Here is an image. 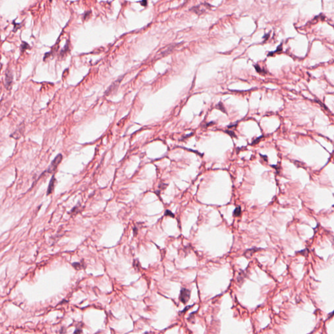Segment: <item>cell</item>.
I'll return each instance as SVG.
<instances>
[{
	"label": "cell",
	"instance_id": "6da1fadb",
	"mask_svg": "<svg viewBox=\"0 0 334 334\" xmlns=\"http://www.w3.org/2000/svg\"><path fill=\"white\" fill-rule=\"evenodd\" d=\"M62 158L63 157L62 154L57 155L55 157V159L52 161V162L51 163V164H50L46 172H48V173H53V172H54L56 170L57 167H58L59 164L61 163V161H62Z\"/></svg>",
	"mask_w": 334,
	"mask_h": 334
},
{
	"label": "cell",
	"instance_id": "7a4b0ae2",
	"mask_svg": "<svg viewBox=\"0 0 334 334\" xmlns=\"http://www.w3.org/2000/svg\"><path fill=\"white\" fill-rule=\"evenodd\" d=\"M190 296H191L190 290L185 288H182L180 291V294H179V300L183 304H187L189 300Z\"/></svg>",
	"mask_w": 334,
	"mask_h": 334
},
{
	"label": "cell",
	"instance_id": "3957f363",
	"mask_svg": "<svg viewBox=\"0 0 334 334\" xmlns=\"http://www.w3.org/2000/svg\"><path fill=\"white\" fill-rule=\"evenodd\" d=\"M13 82V74L11 71L7 70L5 73V86L7 88H9Z\"/></svg>",
	"mask_w": 334,
	"mask_h": 334
},
{
	"label": "cell",
	"instance_id": "277c9868",
	"mask_svg": "<svg viewBox=\"0 0 334 334\" xmlns=\"http://www.w3.org/2000/svg\"><path fill=\"white\" fill-rule=\"evenodd\" d=\"M56 179L54 177H52L51 178V180L50 182V184L48 185V191H47V195H50V193H52V192L53 191L54 188V186H55V184H56Z\"/></svg>",
	"mask_w": 334,
	"mask_h": 334
},
{
	"label": "cell",
	"instance_id": "5b68a950",
	"mask_svg": "<svg viewBox=\"0 0 334 334\" xmlns=\"http://www.w3.org/2000/svg\"><path fill=\"white\" fill-rule=\"evenodd\" d=\"M118 80H116V82H114V83H113V84H112V85H111V86H110V87H109V88L107 89V90H106V92L107 95H109V94H110V93H112V91H114V89H116V88H117L118 87V84H118V83H119V82H118Z\"/></svg>",
	"mask_w": 334,
	"mask_h": 334
},
{
	"label": "cell",
	"instance_id": "8992f818",
	"mask_svg": "<svg viewBox=\"0 0 334 334\" xmlns=\"http://www.w3.org/2000/svg\"><path fill=\"white\" fill-rule=\"evenodd\" d=\"M20 48L22 52H23L24 50H27V49H30V46L29 45L27 42L22 41V45L20 46Z\"/></svg>",
	"mask_w": 334,
	"mask_h": 334
},
{
	"label": "cell",
	"instance_id": "52a82bcc",
	"mask_svg": "<svg viewBox=\"0 0 334 334\" xmlns=\"http://www.w3.org/2000/svg\"><path fill=\"white\" fill-rule=\"evenodd\" d=\"M240 214H241V208L240 207L236 208L235 210L234 211V212H233V215H234V216L235 217H239Z\"/></svg>",
	"mask_w": 334,
	"mask_h": 334
},
{
	"label": "cell",
	"instance_id": "ba28073f",
	"mask_svg": "<svg viewBox=\"0 0 334 334\" xmlns=\"http://www.w3.org/2000/svg\"><path fill=\"white\" fill-rule=\"evenodd\" d=\"M73 266L76 269V270H80L82 268V265L79 263H74L73 264Z\"/></svg>",
	"mask_w": 334,
	"mask_h": 334
},
{
	"label": "cell",
	"instance_id": "9c48e42d",
	"mask_svg": "<svg viewBox=\"0 0 334 334\" xmlns=\"http://www.w3.org/2000/svg\"><path fill=\"white\" fill-rule=\"evenodd\" d=\"M164 215H166V216H170V217H174V215L172 213V211H170L169 210H167L166 211H165Z\"/></svg>",
	"mask_w": 334,
	"mask_h": 334
},
{
	"label": "cell",
	"instance_id": "30bf717a",
	"mask_svg": "<svg viewBox=\"0 0 334 334\" xmlns=\"http://www.w3.org/2000/svg\"><path fill=\"white\" fill-rule=\"evenodd\" d=\"M68 47H69V43H68V42H67L66 45H65V46L64 49H63V50H62V52H61V54H62H62H65V53H66V52H67V50L68 49Z\"/></svg>",
	"mask_w": 334,
	"mask_h": 334
},
{
	"label": "cell",
	"instance_id": "8fae6325",
	"mask_svg": "<svg viewBox=\"0 0 334 334\" xmlns=\"http://www.w3.org/2000/svg\"><path fill=\"white\" fill-rule=\"evenodd\" d=\"M141 3L142 6L146 7L147 5V4H148V1H147V0H142V1H141Z\"/></svg>",
	"mask_w": 334,
	"mask_h": 334
},
{
	"label": "cell",
	"instance_id": "7c38bea8",
	"mask_svg": "<svg viewBox=\"0 0 334 334\" xmlns=\"http://www.w3.org/2000/svg\"><path fill=\"white\" fill-rule=\"evenodd\" d=\"M218 106H219V108H218V109H219V110H222V112H225V110L222 109V107H223V106H222V103H219V105H218Z\"/></svg>",
	"mask_w": 334,
	"mask_h": 334
}]
</instances>
